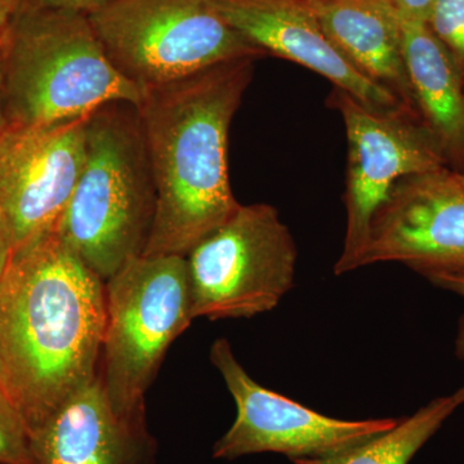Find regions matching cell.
<instances>
[{"instance_id": "cell-17", "label": "cell", "mask_w": 464, "mask_h": 464, "mask_svg": "<svg viewBox=\"0 0 464 464\" xmlns=\"http://www.w3.org/2000/svg\"><path fill=\"white\" fill-rule=\"evenodd\" d=\"M426 24L464 76V0H435Z\"/></svg>"}, {"instance_id": "cell-16", "label": "cell", "mask_w": 464, "mask_h": 464, "mask_svg": "<svg viewBox=\"0 0 464 464\" xmlns=\"http://www.w3.org/2000/svg\"><path fill=\"white\" fill-rule=\"evenodd\" d=\"M460 406L456 393L441 396L422 406L413 415L400 418L396 426L341 451L323 458H304L293 464H409L423 445L441 429Z\"/></svg>"}, {"instance_id": "cell-23", "label": "cell", "mask_w": 464, "mask_h": 464, "mask_svg": "<svg viewBox=\"0 0 464 464\" xmlns=\"http://www.w3.org/2000/svg\"><path fill=\"white\" fill-rule=\"evenodd\" d=\"M25 0H0V41L7 32L14 18L23 8Z\"/></svg>"}, {"instance_id": "cell-6", "label": "cell", "mask_w": 464, "mask_h": 464, "mask_svg": "<svg viewBox=\"0 0 464 464\" xmlns=\"http://www.w3.org/2000/svg\"><path fill=\"white\" fill-rule=\"evenodd\" d=\"M88 18L112 65L141 92L265 57L213 0H114Z\"/></svg>"}, {"instance_id": "cell-26", "label": "cell", "mask_w": 464, "mask_h": 464, "mask_svg": "<svg viewBox=\"0 0 464 464\" xmlns=\"http://www.w3.org/2000/svg\"><path fill=\"white\" fill-rule=\"evenodd\" d=\"M0 391L7 396V393H5V368H3L2 357H0Z\"/></svg>"}, {"instance_id": "cell-2", "label": "cell", "mask_w": 464, "mask_h": 464, "mask_svg": "<svg viewBox=\"0 0 464 464\" xmlns=\"http://www.w3.org/2000/svg\"><path fill=\"white\" fill-rule=\"evenodd\" d=\"M256 61H231L142 92L137 110L158 194L143 256H186L239 209L228 132Z\"/></svg>"}, {"instance_id": "cell-19", "label": "cell", "mask_w": 464, "mask_h": 464, "mask_svg": "<svg viewBox=\"0 0 464 464\" xmlns=\"http://www.w3.org/2000/svg\"><path fill=\"white\" fill-rule=\"evenodd\" d=\"M112 2L114 0H25L27 5L34 7L58 9V11L84 14V16L96 14Z\"/></svg>"}, {"instance_id": "cell-25", "label": "cell", "mask_w": 464, "mask_h": 464, "mask_svg": "<svg viewBox=\"0 0 464 464\" xmlns=\"http://www.w3.org/2000/svg\"><path fill=\"white\" fill-rule=\"evenodd\" d=\"M7 121H5V111H3L2 85H0V137L3 136V133L7 130Z\"/></svg>"}, {"instance_id": "cell-24", "label": "cell", "mask_w": 464, "mask_h": 464, "mask_svg": "<svg viewBox=\"0 0 464 464\" xmlns=\"http://www.w3.org/2000/svg\"><path fill=\"white\" fill-rule=\"evenodd\" d=\"M456 353L458 357L464 359V315L460 317L458 323V332L456 338ZM457 398L459 399L460 405H464V384L459 390L456 391Z\"/></svg>"}, {"instance_id": "cell-11", "label": "cell", "mask_w": 464, "mask_h": 464, "mask_svg": "<svg viewBox=\"0 0 464 464\" xmlns=\"http://www.w3.org/2000/svg\"><path fill=\"white\" fill-rule=\"evenodd\" d=\"M398 262L424 277L464 273V183L448 167L405 177L375 213L362 267Z\"/></svg>"}, {"instance_id": "cell-13", "label": "cell", "mask_w": 464, "mask_h": 464, "mask_svg": "<svg viewBox=\"0 0 464 464\" xmlns=\"http://www.w3.org/2000/svg\"><path fill=\"white\" fill-rule=\"evenodd\" d=\"M36 464H155L145 413H116L100 374L30 435Z\"/></svg>"}, {"instance_id": "cell-12", "label": "cell", "mask_w": 464, "mask_h": 464, "mask_svg": "<svg viewBox=\"0 0 464 464\" xmlns=\"http://www.w3.org/2000/svg\"><path fill=\"white\" fill-rule=\"evenodd\" d=\"M213 2L225 20L265 56L306 67L375 111L417 116L395 94L369 81L348 63L326 35L313 0Z\"/></svg>"}, {"instance_id": "cell-18", "label": "cell", "mask_w": 464, "mask_h": 464, "mask_svg": "<svg viewBox=\"0 0 464 464\" xmlns=\"http://www.w3.org/2000/svg\"><path fill=\"white\" fill-rule=\"evenodd\" d=\"M0 464H36L32 438L23 417L0 392Z\"/></svg>"}, {"instance_id": "cell-10", "label": "cell", "mask_w": 464, "mask_h": 464, "mask_svg": "<svg viewBox=\"0 0 464 464\" xmlns=\"http://www.w3.org/2000/svg\"><path fill=\"white\" fill-rule=\"evenodd\" d=\"M91 114L0 137V209L14 252L56 231L83 170Z\"/></svg>"}, {"instance_id": "cell-22", "label": "cell", "mask_w": 464, "mask_h": 464, "mask_svg": "<svg viewBox=\"0 0 464 464\" xmlns=\"http://www.w3.org/2000/svg\"><path fill=\"white\" fill-rule=\"evenodd\" d=\"M433 285L454 293L464 299V273L462 274H436L426 277Z\"/></svg>"}, {"instance_id": "cell-3", "label": "cell", "mask_w": 464, "mask_h": 464, "mask_svg": "<svg viewBox=\"0 0 464 464\" xmlns=\"http://www.w3.org/2000/svg\"><path fill=\"white\" fill-rule=\"evenodd\" d=\"M0 85L8 127L56 123L106 103L139 106L142 100L109 60L88 16L27 3L0 41Z\"/></svg>"}, {"instance_id": "cell-15", "label": "cell", "mask_w": 464, "mask_h": 464, "mask_svg": "<svg viewBox=\"0 0 464 464\" xmlns=\"http://www.w3.org/2000/svg\"><path fill=\"white\" fill-rule=\"evenodd\" d=\"M402 54L415 109L449 169L464 173V76L426 23L401 21Z\"/></svg>"}, {"instance_id": "cell-27", "label": "cell", "mask_w": 464, "mask_h": 464, "mask_svg": "<svg viewBox=\"0 0 464 464\" xmlns=\"http://www.w3.org/2000/svg\"><path fill=\"white\" fill-rule=\"evenodd\" d=\"M458 176H459L460 181L464 183V173H458Z\"/></svg>"}, {"instance_id": "cell-5", "label": "cell", "mask_w": 464, "mask_h": 464, "mask_svg": "<svg viewBox=\"0 0 464 464\" xmlns=\"http://www.w3.org/2000/svg\"><path fill=\"white\" fill-rule=\"evenodd\" d=\"M99 371L116 413H145V393L168 348L192 320L186 256H141L105 283Z\"/></svg>"}, {"instance_id": "cell-28", "label": "cell", "mask_w": 464, "mask_h": 464, "mask_svg": "<svg viewBox=\"0 0 464 464\" xmlns=\"http://www.w3.org/2000/svg\"><path fill=\"white\" fill-rule=\"evenodd\" d=\"M0 392H2V391H0ZM3 393V392H2Z\"/></svg>"}, {"instance_id": "cell-4", "label": "cell", "mask_w": 464, "mask_h": 464, "mask_svg": "<svg viewBox=\"0 0 464 464\" xmlns=\"http://www.w3.org/2000/svg\"><path fill=\"white\" fill-rule=\"evenodd\" d=\"M157 201L137 106L116 101L94 110L83 170L54 232L106 283L145 253Z\"/></svg>"}, {"instance_id": "cell-21", "label": "cell", "mask_w": 464, "mask_h": 464, "mask_svg": "<svg viewBox=\"0 0 464 464\" xmlns=\"http://www.w3.org/2000/svg\"><path fill=\"white\" fill-rule=\"evenodd\" d=\"M14 246L7 219L0 209V279L7 271L12 257H14Z\"/></svg>"}, {"instance_id": "cell-7", "label": "cell", "mask_w": 464, "mask_h": 464, "mask_svg": "<svg viewBox=\"0 0 464 464\" xmlns=\"http://www.w3.org/2000/svg\"><path fill=\"white\" fill-rule=\"evenodd\" d=\"M297 256L273 206H240L186 255L192 315L249 319L274 310L295 285Z\"/></svg>"}, {"instance_id": "cell-14", "label": "cell", "mask_w": 464, "mask_h": 464, "mask_svg": "<svg viewBox=\"0 0 464 464\" xmlns=\"http://www.w3.org/2000/svg\"><path fill=\"white\" fill-rule=\"evenodd\" d=\"M313 5L326 35L348 63L418 116L402 54L401 21L389 0H313Z\"/></svg>"}, {"instance_id": "cell-9", "label": "cell", "mask_w": 464, "mask_h": 464, "mask_svg": "<svg viewBox=\"0 0 464 464\" xmlns=\"http://www.w3.org/2000/svg\"><path fill=\"white\" fill-rule=\"evenodd\" d=\"M210 362L224 378L237 404V420L216 442L213 457L235 459L279 453L290 460L341 453L393 429L399 420H343L265 389L237 362L230 342L217 340Z\"/></svg>"}, {"instance_id": "cell-20", "label": "cell", "mask_w": 464, "mask_h": 464, "mask_svg": "<svg viewBox=\"0 0 464 464\" xmlns=\"http://www.w3.org/2000/svg\"><path fill=\"white\" fill-rule=\"evenodd\" d=\"M389 2L398 14L400 21L426 23L435 0H389Z\"/></svg>"}, {"instance_id": "cell-1", "label": "cell", "mask_w": 464, "mask_h": 464, "mask_svg": "<svg viewBox=\"0 0 464 464\" xmlns=\"http://www.w3.org/2000/svg\"><path fill=\"white\" fill-rule=\"evenodd\" d=\"M105 326V283L56 232L14 253L0 279V357L30 435L97 377Z\"/></svg>"}, {"instance_id": "cell-8", "label": "cell", "mask_w": 464, "mask_h": 464, "mask_svg": "<svg viewBox=\"0 0 464 464\" xmlns=\"http://www.w3.org/2000/svg\"><path fill=\"white\" fill-rule=\"evenodd\" d=\"M329 103L343 118L348 142L347 225L335 275L362 268L375 213L405 177L448 167L417 116L375 111L334 87Z\"/></svg>"}]
</instances>
